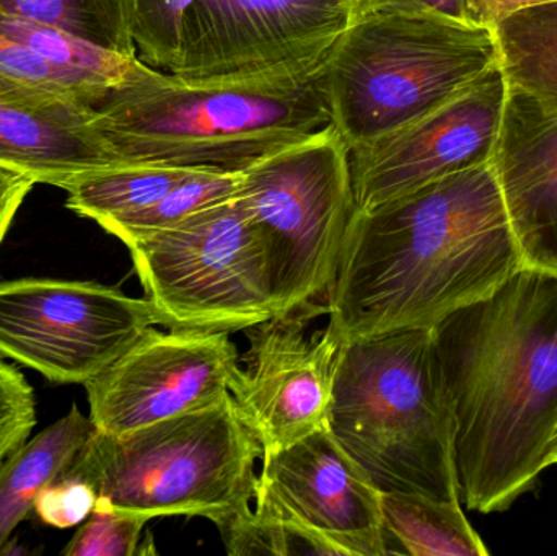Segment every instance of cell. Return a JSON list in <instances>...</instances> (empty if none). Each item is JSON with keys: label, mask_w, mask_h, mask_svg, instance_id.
Instances as JSON below:
<instances>
[{"label": "cell", "mask_w": 557, "mask_h": 556, "mask_svg": "<svg viewBox=\"0 0 557 556\" xmlns=\"http://www.w3.org/2000/svg\"><path fill=\"white\" fill-rule=\"evenodd\" d=\"M500 65L401 129L350 150L357 211L490 162L506 103Z\"/></svg>", "instance_id": "obj_12"}, {"label": "cell", "mask_w": 557, "mask_h": 556, "mask_svg": "<svg viewBox=\"0 0 557 556\" xmlns=\"http://www.w3.org/2000/svg\"><path fill=\"white\" fill-rule=\"evenodd\" d=\"M465 18L471 25L493 29L499 23L539 7L553 5L557 0H461Z\"/></svg>", "instance_id": "obj_29"}, {"label": "cell", "mask_w": 557, "mask_h": 556, "mask_svg": "<svg viewBox=\"0 0 557 556\" xmlns=\"http://www.w3.org/2000/svg\"><path fill=\"white\" fill-rule=\"evenodd\" d=\"M500 65L493 32L437 12L356 16L321 71L334 129L375 143Z\"/></svg>", "instance_id": "obj_5"}, {"label": "cell", "mask_w": 557, "mask_h": 556, "mask_svg": "<svg viewBox=\"0 0 557 556\" xmlns=\"http://www.w3.org/2000/svg\"><path fill=\"white\" fill-rule=\"evenodd\" d=\"M320 75L195 84L156 71L111 90L95 124L126 163L242 172L333 124Z\"/></svg>", "instance_id": "obj_3"}, {"label": "cell", "mask_w": 557, "mask_h": 556, "mask_svg": "<svg viewBox=\"0 0 557 556\" xmlns=\"http://www.w3.org/2000/svg\"><path fill=\"white\" fill-rule=\"evenodd\" d=\"M150 519L137 512L111 508L97 502L94 512L82 522L65 556H134L140 554V535Z\"/></svg>", "instance_id": "obj_25"}, {"label": "cell", "mask_w": 557, "mask_h": 556, "mask_svg": "<svg viewBox=\"0 0 557 556\" xmlns=\"http://www.w3.org/2000/svg\"><path fill=\"white\" fill-rule=\"evenodd\" d=\"M97 111L61 94L0 74V169L64 189L126 163L103 136Z\"/></svg>", "instance_id": "obj_16"}, {"label": "cell", "mask_w": 557, "mask_h": 556, "mask_svg": "<svg viewBox=\"0 0 557 556\" xmlns=\"http://www.w3.org/2000/svg\"><path fill=\"white\" fill-rule=\"evenodd\" d=\"M193 0H136L133 38L137 58L157 71L169 72L178 62L183 16Z\"/></svg>", "instance_id": "obj_24"}, {"label": "cell", "mask_w": 557, "mask_h": 556, "mask_svg": "<svg viewBox=\"0 0 557 556\" xmlns=\"http://www.w3.org/2000/svg\"><path fill=\"white\" fill-rule=\"evenodd\" d=\"M240 180V172L195 169L156 205L126 218L107 222L101 228L120 238L124 245L131 244L137 238L165 231L198 212L237 198Z\"/></svg>", "instance_id": "obj_23"}, {"label": "cell", "mask_w": 557, "mask_h": 556, "mask_svg": "<svg viewBox=\"0 0 557 556\" xmlns=\"http://www.w3.org/2000/svg\"><path fill=\"white\" fill-rule=\"evenodd\" d=\"M327 430L380 493L461 503L454 420L432 329L344 339Z\"/></svg>", "instance_id": "obj_4"}, {"label": "cell", "mask_w": 557, "mask_h": 556, "mask_svg": "<svg viewBox=\"0 0 557 556\" xmlns=\"http://www.w3.org/2000/svg\"><path fill=\"white\" fill-rule=\"evenodd\" d=\"M35 424L32 387L15 368L0 358V460L28 440Z\"/></svg>", "instance_id": "obj_27"}, {"label": "cell", "mask_w": 557, "mask_h": 556, "mask_svg": "<svg viewBox=\"0 0 557 556\" xmlns=\"http://www.w3.org/2000/svg\"><path fill=\"white\" fill-rule=\"evenodd\" d=\"M491 32L507 82L557 98V3L527 10Z\"/></svg>", "instance_id": "obj_22"}, {"label": "cell", "mask_w": 557, "mask_h": 556, "mask_svg": "<svg viewBox=\"0 0 557 556\" xmlns=\"http://www.w3.org/2000/svg\"><path fill=\"white\" fill-rule=\"evenodd\" d=\"M0 74L61 94L74 95L94 108L98 97L74 75L49 64L41 55L0 33Z\"/></svg>", "instance_id": "obj_26"}, {"label": "cell", "mask_w": 557, "mask_h": 556, "mask_svg": "<svg viewBox=\"0 0 557 556\" xmlns=\"http://www.w3.org/2000/svg\"><path fill=\"white\" fill-rule=\"evenodd\" d=\"M308 320L287 313L247 330L245 368H238L231 395L263 456L327 428L343 339L327 325L308 336Z\"/></svg>", "instance_id": "obj_13"}, {"label": "cell", "mask_w": 557, "mask_h": 556, "mask_svg": "<svg viewBox=\"0 0 557 556\" xmlns=\"http://www.w3.org/2000/svg\"><path fill=\"white\" fill-rule=\"evenodd\" d=\"M231 335L147 329L113 365L85 384L95 428L121 436L224 400L240 368Z\"/></svg>", "instance_id": "obj_11"}, {"label": "cell", "mask_w": 557, "mask_h": 556, "mask_svg": "<svg viewBox=\"0 0 557 556\" xmlns=\"http://www.w3.org/2000/svg\"><path fill=\"white\" fill-rule=\"evenodd\" d=\"M193 170L147 163L100 170L65 186V206L101 227L156 205Z\"/></svg>", "instance_id": "obj_19"}, {"label": "cell", "mask_w": 557, "mask_h": 556, "mask_svg": "<svg viewBox=\"0 0 557 556\" xmlns=\"http://www.w3.org/2000/svg\"><path fill=\"white\" fill-rule=\"evenodd\" d=\"M494 175L525 268L557 274V98L507 82Z\"/></svg>", "instance_id": "obj_15"}, {"label": "cell", "mask_w": 557, "mask_h": 556, "mask_svg": "<svg viewBox=\"0 0 557 556\" xmlns=\"http://www.w3.org/2000/svg\"><path fill=\"white\" fill-rule=\"evenodd\" d=\"M126 247L165 329L234 333L278 316L267 240L238 198Z\"/></svg>", "instance_id": "obj_8"}, {"label": "cell", "mask_w": 557, "mask_h": 556, "mask_svg": "<svg viewBox=\"0 0 557 556\" xmlns=\"http://www.w3.org/2000/svg\"><path fill=\"white\" fill-rule=\"evenodd\" d=\"M261 457L260 441L227 395L121 436L97 430L65 473L90 483L111 508L219 526L251 508Z\"/></svg>", "instance_id": "obj_6"}, {"label": "cell", "mask_w": 557, "mask_h": 556, "mask_svg": "<svg viewBox=\"0 0 557 556\" xmlns=\"http://www.w3.org/2000/svg\"><path fill=\"white\" fill-rule=\"evenodd\" d=\"M548 466H557V436L553 441L552 449H549Z\"/></svg>", "instance_id": "obj_32"}, {"label": "cell", "mask_w": 557, "mask_h": 556, "mask_svg": "<svg viewBox=\"0 0 557 556\" xmlns=\"http://www.w3.org/2000/svg\"><path fill=\"white\" fill-rule=\"evenodd\" d=\"M352 18L350 0H193L172 75L201 84L317 74Z\"/></svg>", "instance_id": "obj_10"}, {"label": "cell", "mask_w": 557, "mask_h": 556, "mask_svg": "<svg viewBox=\"0 0 557 556\" xmlns=\"http://www.w3.org/2000/svg\"><path fill=\"white\" fill-rule=\"evenodd\" d=\"M136 0H0V12L71 33L124 58H137Z\"/></svg>", "instance_id": "obj_21"}, {"label": "cell", "mask_w": 557, "mask_h": 556, "mask_svg": "<svg viewBox=\"0 0 557 556\" xmlns=\"http://www.w3.org/2000/svg\"><path fill=\"white\" fill-rule=\"evenodd\" d=\"M350 5L354 18L370 12H437L467 22L461 0H350Z\"/></svg>", "instance_id": "obj_30"}, {"label": "cell", "mask_w": 557, "mask_h": 556, "mask_svg": "<svg viewBox=\"0 0 557 556\" xmlns=\"http://www.w3.org/2000/svg\"><path fill=\"white\" fill-rule=\"evenodd\" d=\"M253 505L218 526L228 555L344 556L341 547L301 521L260 482Z\"/></svg>", "instance_id": "obj_20"}, {"label": "cell", "mask_w": 557, "mask_h": 556, "mask_svg": "<svg viewBox=\"0 0 557 556\" xmlns=\"http://www.w3.org/2000/svg\"><path fill=\"white\" fill-rule=\"evenodd\" d=\"M240 175L237 198L267 240L278 316L326 313L356 212L349 147L331 124Z\"/></svg>", "instance_id": "obj_7"}, {"label": "cell", "mask_w": 557, "mask_h": 556, "mask_svg": "<svg viewBox=\"0 0 557 556\" xmlns=\"http://www.w3.org/2000/svg\"><path fill=\"white\" fill-rule=\"evenodd\" d=\"M260 485L344 556H385L382 493L327 428L261 457Z\"/></svg>", "instance_id": "obj_14"}, {"label": "cell", "mask_w": 557, "mask_h": 556, "mask_svg": "<svg viewBox=\"0 0 557 556\" xmlns=\"http://www.w3.org/2000/svg\"><path fill=\"white\" fill-rule=\"evenodd\" d=\"M95 431L91 418L72 405L64 418L0 460V554L35 511L42 490L71 469Z\"/></svg>", "instance_id": "obj_17"}, {"label": "cell", "mask_w": 557, "mask_h": 556, "mask_svg": "<svg viewBox=\"0 0 557 556\" xmlns=\"http://www.w3.org/2000/svg\"><path fill=\"white\" fill-rule=\"evenodd\" d=\"M35 185L28 176L0 169V247L15 221L16 212Z\"/></svg>", "instance_id": "obj_31"}, {"label": "cell", "mask_w": 557, "mask_h": 556, "mask_svg": "<svg viewBox=\"0 0 557 556\" xmlns=\"http://www.w3.org/2000/svg\"><path fill=\"white\" fill-rule=\"evenodd\" d=\"M454 420L460 502L506 511L557 436V274L522 268L432 329Z\"/></svg>", "instance_id": "obj_1"}, {"label": "cell", "mask_w": 557, "mask_h": 556, "mask_svg": "<svg viewBox=\"0 0 557 556\" xmlns=\"http://www.w3.org/2000/svg\"><path fill=\"white\" fill-rule=\"evenodd\" d=\"M523 264L490 162L354 212L326 304L341 339L434 329Z\"/></svg>", "instance_id": "obj_2"}, {"label": "cell", "mask_w": 557, "mask_h": 556, "mask_svg": "<svg viewBox=\"0 0 557 556\" xmlns=\"http://www.w3.org/2000/svg\"><path fill=\"white\" fill-rule=\"evenodd\" d=\"M382 518L388 555H490L461 503L414 492L382 493Z\"/></svg>", "instance_id": "obj_18"}, {"label": "cell", "mask_w": 557, "mask_h": 556, "mask_svg": "<svg viewBox=\"0 0 557 556\" xmlns=\"http://www.w3.org/2000/svg\"><path fill=\"white\" fill-rule=\"evenodd\" d=\"M156 325L147 297L116 287L49 277L0 283V358L58 384H87Z\"/></svg>", "instance_id": "obj_9"}, {"label": "cell", "mask_w": 557, "mask_h": 556, "mask_svg": "<svg viewBox=\"0 0 557 556\" xmlns=\"http://www.w3.org/2000/svg\"><path fill=\"white\" fill-rule=\"evenodd\" d=\"M97 499V490L90 483L64 473L42 490L36 499L35 512L51 528L71 529L87 521Z\"/></svg>", "instance_id": "obj_28"}]
</instances>
